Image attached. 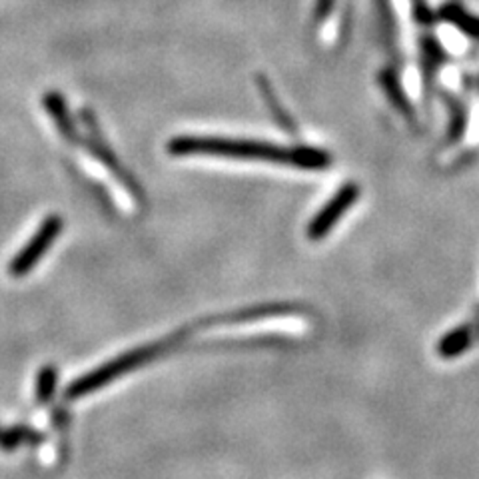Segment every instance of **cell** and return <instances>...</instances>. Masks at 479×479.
Returning <instances> with one entry per match:
<instances>
[{
	"mask_svg": "<svg viewBox=\"0 0 479 479\" xmlns=\"http://www.w3.org/2000/svg\"><path fill=\"white\" fill-rule=\"evenodd\" d=\"M479 337V329L474 324H460L445 332L437 340L436 352L442 359H455L466 353Z\"/></svg>",
	"mask_w": 479,
	"mask_h": 479,
	"instance_id": "cell-5",
	"label": "cell"
},
{
	"mask_svg": "<svg viewBox=\"0 0 479 479\" xmlns=\"http://www.w3.org/2000/svg\"><path fill=\"white\" fill-rule=\"evenodd\" d=\"M62 232V218L60 216H49L44 218V222L38 228L36 234L30 238L25 246H22L20 252L12 258L9 264V274L12 278H25L27 274L33 272L35 266L42 260L54 240L58 238Z\"/></svg>",
	"mask_w": 479,
	"mask_h": 479,
	"instance_id": "cell-3",
	"label": "cell"
},
{
	"mask_svg": "<svg viewBox=\"0 0 479 479\" xmlns=\"http://www.w3.org/2000/svg\"><path fill=\"white\" fill-rule=\"evenodd\" d=\"M58 383V374L54 370V366H44L41 372H38L36 378V399L41 404H49L54 391H57Z\"/></svg>",
	"mask_w": 479,
	"mask_h": 479,
	"instance_id": "cell-7",
	"label": "cell"
},
{
	"mask_svg": "<svg viewBox=\"0 0 479 479\" xmlns=\"http://www.w3.org/2000/svg\"><path fill=\"white\" fill-rule=\"evenodd\" d=\"M168 152L172 156L208 154L238 160H262L305 170L328 168L329 162H332L329 154L326 151H318V148L310 146L284 148L270 143H258V140H238L220 136H176L168 143Z\"/></svg>",
	"mask_w": 479,
	"mask_h": 479,
	"instance_id": "cell-1",
	"label": "cell"
},
{
	"mask_svg": "<svg viewBox=\"0 0 479 479\" xmlns=\"http://www.w3.org/2000/svg\"><path fill=\"white\" fill-rule=\"evenodd\" d=\"M36 439L38 436L33 434L28 428H12V429L0 428V450H6V452L19 450L22 444L36 442Z\"/></svg>",
	"mask_w": 479,
	"mask_h": 479,
	"instance_id": "cell-8",
	"label": "cell"
},
{
	"mask_svg": "<svg viewBox=\"0 0 479 479\" xmlns=\"http://www.w3.org/2000/svg\"><path fill=\"white\" fill-rule=\"evenodd\" d=\"M42 104L46 110H49V114L52 116V120H54V124H57L60 135L68 140H78L74 122H73V118H70L66 102L62 100L60 94H57V92L44 94Z\"/></svg>",
	"mask_w": 479,
	"mask_h": 479,
	"instance_id": "cell-6",
	"label": "cell"
},
{
	"mask_svg": "<svg viewBox=\"0 0 479 479\" xmlns=\"http://www.w3.org/2000/svg\"><path fill=\"white\" fill-rule=\"evenodd\" d=\"M260 89H262V92H264L266 102H268L270 108H274V114H276V120H278V122L282 124V127H284L286 130H288V128L292 130V128H294L292 120H290V118L284 114V110H282V108L278 106V102H276V98H274V92H272V89H270V84L266 82V78H260Z\"/></svg>",
	"mask_w": 479,
	"mask_h": 479,
	"instance_id": "cell-9",
	"label": "cell"
},
{
	"mask_svg": "<svg viewBox=\"0 0 479 479\" xmlns=\"http://www.w3.org/2000/svg\"><path fill=\"white\" fill-rule=\"evenodd\" d=\"M176 342H178L176 337H170V340H166V342L140 345V348H136V350L122 353V356L110 359V362L102 364L100 367H97V370H92L89 374L81 375L78 380H74L68 386L66 396L70 399H78L82 396L92 394V391H98L104 386H108L110 382L122 378V375L138 370L140 366H146L148 362H152V359L160 358L162 353L168 352Z\"/></svg>",
	"mask_w": 479,
	"mask_h": 479,
	"instance_id": "cell-2",
	"label": "cell"
},
{
	"mask_svg": "<svg viewBox=\"0 0 479 479\" xmlns=\"http://www.w3.org/2000/svg\"><path fill=\"white\" fill-rule=\"evenodd\" d=\"M358 198H359L358 184L342 186L334 198H329L326 202V206L312 218V222L308 224V238L313 242L326 238V236L332 232V228L344 218L345 212L358 202Z\"/></svg>",
	"mask_w": 479,
	"mask_h": 479,
	"instance_id": "cell-4",
	"label": "cell"
}]
</instances>
